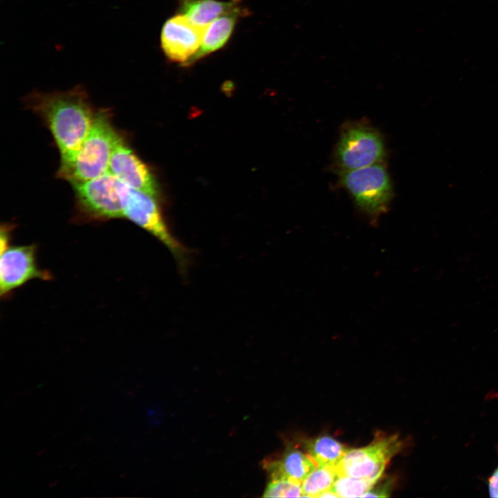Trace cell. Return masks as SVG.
Masks as SVG:
<instances>
[{
    "label": "cell",
    "mask_w": 498,
    "mask_h": 498,
    "mask_svg": "<svg viewBox=\"0 0 498 498\" xmlns=\"http://www.w3.org/2000/svg\"><path fill=\"white\" fill-rule=\"evenodd\" d=\"M77 214L84 221L124 218L119 195V180L109 171L88 181L71 183Z\"/></svg>",
    "instance_id": "5"
},
{
    "label": "cell",
    "mask_w": 498,
    "mask_h": 498,
    "mask_svg": "<svg viewBox=\"0 0 498 498\" xmlns=\"http://www.w3.org/2000/svg\"><path fill=\"white\" fill-rule=\"evenodd\" d=\"M13 225L10 223H3L0 231V249L1 252L4 251L9 246Z\"/></svg>",
    "instance_id": "18"
},
{
    "label": "cell",
    "mask_w": 498,
    "mask_h": 498,
    "mask_svg": "<svg viewBox=\"0 0 498 498\" xmlns=\"http://www.w3.org/2000/svg\"><path fill=\"white\" fill-rule=\"evenodd\" d=\"M375 484L366 479L338 475L331 490L338 497H362Z\"/></svg>",
    "instance_id": "16"
},
{
    "label": "cell",
    "mask_w": 498,
    "mask_h": 498,
    "mask_svg": "<svg viewBox=\"0 0 498 498\" xmlns=\"http://www.w3.org/2000/svg\"><path fill=\"white\" fill-rule=\"evenodd\" d=\"M119 195L124 218L157 239L171 252L179 268L187 266L190 252L169 230L158 199L119 181Z\"/></svg>",
    "instance_id": "3"
},
{
    "label": "cell",
    "mask_w": 498,
    "mask_h": 498,
    "mask_svg": "<svg viewBox=\"0 0 498 498\" xmlns=\"http://www.w3.org/2000/svg\"><path fill=\"white\" fill-rule=\"evenodd\" d=\"M118 135L110 111H97L93 125L73 160L65 169L57 172V176L73 183L95 178L109 172Z\"/></svg>",
    "instance_id": "2"
},
{
    "label": "cell",
    "mask_w": 498,
    "mask_h": 498,
    "mask_svg": "<svg viewBox=\"0 0 498 498\" xmlns=\"http://www.w3.org/2000/svg\"><path fill=\"white\" fill-rule=\"evenodd\" d=\"M264 497H303L302 483L288 479H271L264 492Z\"/></svg>",
    "instance_id": "17"
},
{
    "label": "cell",
    "mask_w": 498,
    "mask_h": 498,
    "mask_svg": "<svg viewBox=\"0 0 498 498\" xmlns=\"http://www.w3.org/2000/svg\"><path fill=\"white\" fill-rule=\"evenodd\" d=\"M340 181L353 197L358 208L376 221L385 213L392 198L389 174L381 163L340 171Z\"/></svg>",
    "instance_id": "4"
},
{
    "label": "cell",
    "mask_w": 498,
    "mask_h": 498,
    "mask_svg": "<svg viewBox=\"0 0 498 498\" xmlns=\"http://www.w3.org/2000/svg\"><path fill=\"white\" fill-rule=\"evenodd\" d=\"M267 466L271 479H288L301 483L317 467L307 453L294 447L287 448L280 460Z\"/></svg>",
    "instance_id": "12"
},
{
    "label": "cell",
    "mask_w": 498,
    "mask_h": 498,
    "mask_svg": "<svg viewBox=\"0 0 498 498\" xmlns=\"http://www.w3.org/2000/svg\"><path fill=\"white\" fill-rule=\"evenodd\" d=\"M26 105L37 114L50 131L65 169L72 162L94 122L96 111L86 90L80 85L64 91H33Z\"/></svg>",
    "instance_id": "1"
},
{
    "label": "cell",
    "mask_w": 498,
    "mask_h": 498,
    "mask_svg": "<svg viewBox=\"0 0 498 498\" xmlns=\"http://www.w3.org/2000/svg\"><path fill=\"white\" fill-rule=\"evenodd\" d=\"M488 490L490 497H498V467L488 479Z\"/></svg>",
    "instance_id": "20"
},
{
    "label": "cell",
    "mask_w": 498,
    "mask_h": 498,
    "mask_svg": "<svg viewBox=\"0 0 498 498\" xmlns=\"http://www.w3.org/2000/svg\"><path fill=\"white\" fill-rule=\"evenodd\" d=\"M401 448L397 436L380 437L361 448L348 450L335 466L338 475L377 483L390 459Z\"/></svg>",
    "instance_id": "7"
},
{
    "label": "cell",
    "mask_w": 498,
    "mask_h": 498,
    "mask_svg": "<svg viewBox=\"0 0 498 498\" xmlns=\"http://www.w3.org/2000/svg\"><path fill=\"white\" fill-rule=\"evenodd\" d=\"M239 0H181L180 14L193 24L205 28L218 17L239 8Z\"/></svg>",
    "instance_id": "13"
},
{
    "label": "cell",
    "mask_w": 498,
    "mask_h": 498,
    "mask_svg": "<svg viewBox=\"0 0 498 498\" xmlns=\"http://www.w3.org/2000/svg\"><path fill=\"white\" fill-rule=\"evenodd\" d=\"M35 244L8 246L1 252L0 295L7 297L16 288L33 279L49 281L50 273L40 269Z\"/></svg>",
    "instance_id": "8"
},
{
    "label": "cell",
    "mask_w": 498,
    "mask_h": 498,
    "mask_svg": "<svg viewBox=\"0 0 498 498\" xmlns=\"http://www.w3.org/2000/svg\"><path fill=\"white\" fill-rule=\"evenodd\" d=\"M389 481H386L385 483H382L378 487H374V486L366 493L363 495L362 497H386L389 496Z\"/></svg>",
    "instance_id": "19"
},
{
    "label": "cell",
    "mask_w": 498,
    "mask_h": 498,
    "mask_svg": "<svg viewBox=\"0 0 498 498\" xmlns=\"http://www.w3.org/2000/svg\"><path fill=\"white\" fill-rule=\"evenodd\" d=\"M385 155V145L380 133L376 129L360 123L344 128L335 152L341 171L379 163Z\"/></svg>",
    "instance_id": "6"
},
{
    "label": "cell",
    "mask_w": 498,
    "mask_h": 498,
    "mask_svg": "<svg viewBox=\"0 0 498 498\" xmlns=\"http://www.w3.org/2000/svg\"><path fill=\"white\" fill-rule=\"evenodd\" d=\"M109 171L123 183L158 199L159 188L152 172L119 133Z\"/></svg>",
    "instance_id": "9"
},
{
    "label": "cell",
    "mask_w": 498,
    "mask_h": 498,
    "mask_svg": "<svg viewBox=\"0 0 498 498\" xmlns=\"http://www.w3.org/2000/svg\"><path fill=\"white\" fill-rule=\"evenodd\" d=\"M306 453L316 465L336 466L349 450L343 444L329 436H322L305 442Z\"/></svg>",
    "instance_id": "14"
},
{
    "label": "cell",
    "mask_w": 498,
    "mask_h": 498,
    "mask_svg": "<svg viewBox=\"0 0 498 498\" xmlns=\"http://www.w3.org/2000/svg\"><path fill=\"white\" fill-rule=\"evenodd\" d=\"M319 497H338V496L331 489H330L323 492Z\"/></svg>",
    "instance_id": "21"
},
{
    "label": "cell",
    "mask_w": 498,
    "mask_h": 498,
    "mask_svg": "<svg viewBox=\"0 0 498 498\" xmlns=\"http://www.w3.org/2000/svg\"><path fill=\"white\" fill-rule=\"evenodd\" d=\"M205 28L193 24L181 14L169 18L160 32V46L165 56L187 66L200 47Z\"/></svg>",
    "instance_id": "10"
},
{
    "label": "cell",
    "mask_w": 498,
    "mask_h": 498,
    "mask_svg": "<svg viewBox=\"0 0 498 498\" xmlns=\"http://www.w3.org/2000/svg\"><path fill=\"white\" fill-rule=\"evenodd\" d=\"M338 476L335 466H317L302 483L303 497H319L331 489Z\"/></svg>",
    "instance_id": "15"
},
{
    "label": "cell",
    "mask_w": 498,
    "mask_h": 498,
    "mask_svg": "<svg viewBox=\"0 0 498 498\" xmlns=\"http://www.w3.org/2000/svg\"><path fill=\"white\" fill-rule=\"evenodd\" d=\"M243 12V10L239 6L205 26L200 47L187 66L223 48L231 37L237 19Z\"/></svg>",
    "instance_id": "11"
}]
</instances>
